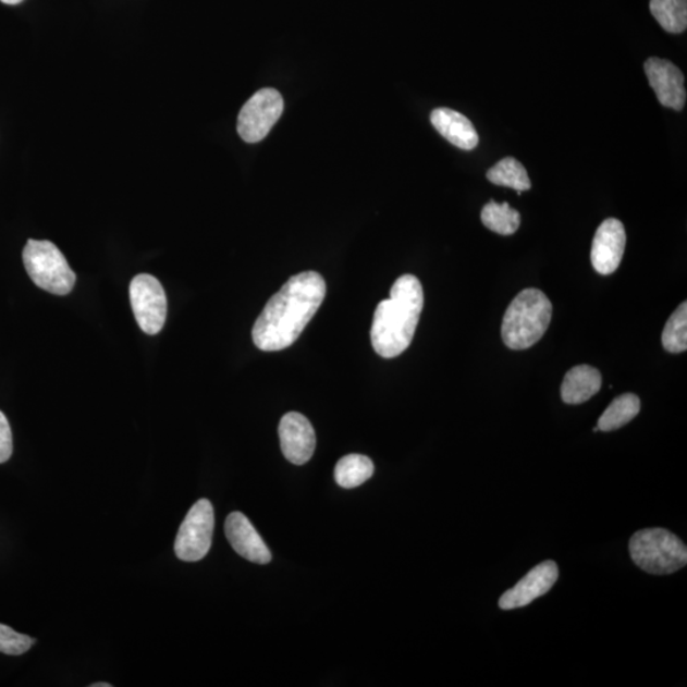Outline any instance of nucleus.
Returning <instances> with one entry per match:
<instances>
[{"mask_svg":"<svg viewBox=\"0 0 687 687\" xmlns=\"http://www.w3.org/2000/svg\"><path fill=\"white\" fill-rule=\"evenodd\" d=\"M35 639L0 624V652L10 655L24 654L35 645Z\"/></svg>","mask_w":687,"mask_h":687,"instance_id":"obj_22","label":"nucleus"},{"mask_svg":"<svg viewBox=\"0 0 687 687\" xmlns=\"http://www.w3.org/2000/svg\"><path fill=\"white\" fill-rule=\"evenodd\" d=\"M13 452L12 430L9 419L0 412V464L9 462Z\"/></svg>","mask_w":687,"mask_h":687,"instance_id":"obj_23","label":"nucleus"},{"mask_svg":"<svg viewBox=\"0 0 687 687\" xmlns=\"http://www.w3.org/2000/svg\"><path fill=\"white\" fill-rule=\"evenodd\" d=\"M430 122L444 139L459 149L473 150L479 145L477 130L463 113L447 108L435 109L430 115Z\"/></svg>","mask_w":687,"mask_h":687,"instance_id":"obj_14","label":"nucleus"},{"mask_svg":"<svg viewBox=\"0 0 687 687\" xmlns=\"http://www.w3.org/2000/svg\"><path fill=\"white\" fill-rule=\"evenodd\" d=\"M553 316V305L540 290L528 289L511 302L502 323V338L513 351H525L540 342Z\"/></svg>","mask_w":687,"mask_h":687,"instance_id":"obj_3","label":"nucleus"},{"mask_svg":"<svg viewBox=\"0 0 687 687\" xmlns=\"http://www.w3.org/2000/svg\"><path fill=\"white\" fill-rule=\"evenodd\" d=\"M490 183L513 188L518 195L530 191L531 181L525 165L513 157H505L487 172Z\"/></svg>","mask_w":687,"mask_h":687,"instance_id":"obj_17","label":"nucleus"},{"mask_svg":"<svg viewBox=\"0 0 687 687\" xmlns=\"http://www.w3.org/2000/svg\"><path fill=\"white\" fill-rule=\"evenodd\" d=\"M645 71L660 103L664 108L682 111L686 103L683 72L668 60L660 58L648 59Z\"/></svg>","mask_w":687,"mask_h":687,"instance_id":"obj_11","label":"nucleus"},{"mask_svg":"<svg viewBox=\"0 0 687 687\" xmlns=\"http://www.w3.org/2000/svg\"><path fill=\"white\" fill-rule=\"evenodd\" d=\"M283 111V97L277 89H260L240 111L237 123L240 137L247 143H259L266 139Z\"/></svg>","mask_w":687,"mask_h":687,"instance_id":"obj_7","label":"nucleus"},{"mask_svg":"<svg viewBox=\"0 0 687 687\" xmlns=\"http://www.w3.org/2000/svg\"><path fill=\"white\" fill-rule=\"evenodd\" d=\"M626 246L624 224L615 218L602 222L596 232L591 248V262L601 275L615 273L623 260Z\"/></svg>","mask_w":687,"mask_h":687,"instance_id":"obj_9","label":"nucleus"},{"mask_svg":"<svg viewBox=\"0 0 687 687\" xmlns=\"http://www.w3.org/2000/svg\"><path fill=\"white\" fill-rule=\"evenodd\" d=\"M132 308L140 329L148 335H156L163 328L168 317V298L158 279L139 274L131 283Z\"/></svg>","mask_w":687,"mask_h":687,"instance_id":"obj_8","label":"nucleus"},{"mask_svg":"<svg viewBox=\"0 0 687 687\" xmlns=\"http://www.w3.org/2000/svg\"><path fill=\"white\" fill-rule=\"evenodd\" d=\"M652 16L670 34H682L687 27V0H651Z\"/></svg>","mask_w":687,"mask_h":687,"instance_id":"obj_20","label":"nucleus"},{"mask_svg":"<svg viewBox=\"0 0 687 687\" xmlns=\"http://www.w3.org/2000/svg\"><path fill=\"white\" fill-rule=\"evenodd\" d=\"M375 465L364 455H348L339 459L335 466V481L344 489L357 488L372 478Z\"/></svg>","mask_w":687,"mask_h":687,"instance_id":"obj_16","label":"nucleus"},{"mask_svg":"<svg viewBox=\"0 0 687 687\" xmlns=\"http://www.w3.org/2000/svg\"><path fill=\"white\" fill-rule=\"evenodd\" d=\"M327 296V283L316 271L294 275L271 297L256 320L254 343L260 351L279 352L297 342Z\"/></svg>","mask_w":687,"mask_h":687,"instance_id":"obj_1","label":"nucleus"},{"mask_svg":"<svg viewBox=\"0 0 687 687\" xmlns=\"http://www.w3.org/2000/svg\"><path fill=\"white\" fill-rule=\"evenodd\" d=\"M279 438L283 455L294 465H305L316 449L315 429L299 413L285 414L279 425Z\"/></svg>","mask_w":687,"mask_h":687,"instance_id":"obj_10","label":"nucleus"},{"mask_svg":"<svg viewBox=\"0 0 687 687\" xmlns=\"http://www.w3.org/2000/svg\"><path fill=\"white\" fill-rule=\"evenodd\" d=\"M559 578L555 562L547 561L536 565L519 582L504 592L500 599L502 610H513L530 605L536 599L547 594Z\"/></svg>","mask_w":687,"mask_h":687,"instance_id":"obj_12","label":"nucleus"},{"mask_svg":"<svg viewBox=\"0 0 687 687\" xmlns=\"http://www.w3.org/2000/svg\"><path fill=\"white\" fill-rule=\"evenodd\" d=\"M224 531L231 547L248 562L268 564L271 553L261 536L243 513L233 512L225 519Z\"/></svg>","mask_w":687,"mask_h":687,"instance_id":"obj_13","label":"nucleus"},{"mask_svg":"<svg viewBox=\"0 0 687 687\" xmlns=\"http://www.w3.org/2000/svg\"><path fill=\"white\" fill-rule=\"evenodd\" d=\"M481 222L488 230L502 236H511L520 225V214L508 203L489 201L481 211Z\"/></svg>","mask_w":687,"mask_h":687,"instance_id":"obj_19","label":"nucleus"},{"mask_svg":"<svg viewBox=\"0 0 687 687\" xmlns=\"http://www.w3.org/2000/svg\"><path fill=\"white\" fill-rule=\"evenodd\" d=\"M0 2L9 5H16L24 2V0H0Z\"/></svg>","mask_w":687,"mask_h":687,"instance_id":"obj_24","label":"nucleus"},{"mask_svg":"<svg viewBox=\"0 0 687 687\" xmlns=\"http://www.w3.org/2000/svg\"><path fill=\"white\" fill-rule=\"evenodd\" d=\"M425 307V292L417 277H400L390 298L376 308L371 329L373 349L383 358H395L409 348Z\"/></svg>","mask_w":687,"mask_h":687,"instance_id":"obj_2","label":"nucleus"},{"mask_svg":"<svg viewBox=\"0 0 687 687\" xmlns=\"http://www.w3.org/2000/svg\"><path fill=\"white\" fill-rule=\"evenodd\" d=\"M24 263L33 282L57 296L70 294L77 281L64 255L50 241L28 240Z\"/></svg>","mask_w":687,"mask_h":687,"instance_id":"obj_5","label":"nucleus"},{"mask_svg":"<svg viewBox=\"0 0 687 687\" xmlns=\"http://www.w3.org/2000/svg\"><path fill=\"white\" fill-rule=\"evenodd\" d=\"M640 412V400L634 394L618 396L601 415L598 428L601 432H613L628 425Z\"/></svg>","mask_w":687,"mask_h":687,"instance_id":"obj_18","label":"nucleus"},{"mask_svg":"<svg viewBox=\"0 0 687 687\" xmlns=\"http://www.w3.org/2000/svg\"><path fill=\"white\" fill-rule=\"evenodd\" d=\"M602 376L599 369L580 365L565 375L562 384V398L565 404L579 405L588 402L601 390Z\"/></svg>","mask_w":687,"mask_h":687,"instance_id":"obj_15","label":"nucleus"},{"mask_svg":"<svg viewBox=\"0 0 687 687\" xmlns=\"http://www.w3.org/2000/svg\"><path fill=\"white\" fill-rule=\"evenodd\" d=\"M631 561L649 575H672L687 564V548L682 539L664 528H645L631 536Z\"/></svg>","mask_w":687,"mask_h":687,"instance_id":"obj_4","label":"nucleus"},{"mask_svg":"<svg viewBox=\"0 0 687 687\" xmlns=\"http://www.w3.org/2000/svg\"><path fill=\"white\" fill-rule=\"evenodd\" d=\"M214 531V510L208 500L196 502L181 525L175 553L180 561L199 562L211 547Z\"/></svg>","mask_w":687,"mask_h":687,"instance_id":"obj_6","label":"nucleus"},{"mask_svg":"<svg viewBox=\"0 0 687 687\" xmlns=\"http://www.w3.org/2000/svg\"><path fill=\"white\" fill-rule=\"evenodd\" d=\"M663 348L678 354L687 349V305L683 302L670 319L662 332Z\"/></svg>","mask_w":687,"mask_h":687,"instance_id":"obj_21","label":"nucleus"},{"mask_svg":"<svg viewBox=\"0 0 687 687\" xmlns=\"http://www.w3.org/2000/svg\"><path fill=\"white\" fill-rule=\"evenodd\" d=\"M111 686L112 685L108 684V683H102V684L101 683H97V684L90 685V687H111Z\"/></svg>","mask_w":687,"mask_h":687,"instance_id":"obj_25","label":"nucleus"}]
</instances>
